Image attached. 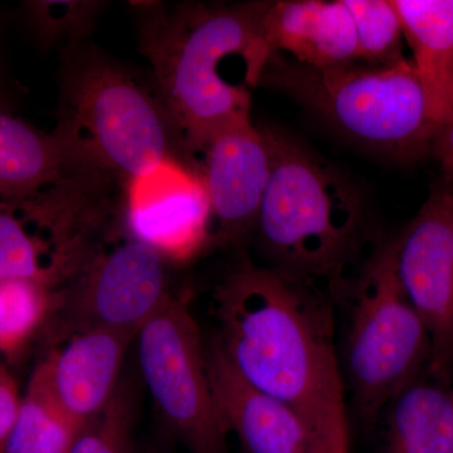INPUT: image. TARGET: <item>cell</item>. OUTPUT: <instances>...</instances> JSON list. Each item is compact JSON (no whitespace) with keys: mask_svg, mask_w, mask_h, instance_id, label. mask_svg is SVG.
<instances>
[{"mask_svg":"<svg viewBox=\"0 0 453 453\" xmlns=\"http://www.w3.org/2000/svg\"><path fill=\"white\" fill-rule=\"evenodd\" d=\"M267 4L136 5L151 85L192 160L214 133L251 118L252 89L273 53L262 29Z\"/></svg>","mask_w":453,"mask_h":453,"instance_id":"1","label":"cell"},{"mask_svg":"<svg viewBox=\"0 0 453 453\" xmlns=\"http://www.w3.org/2000/svg\"><path fill=\"white\" fill-rule=\"evenodd\" d=\"M213 301V340L253 386L309 416L342 380L329 297L244 258Z\"/></svg>","mask_w":453,"mask_h":453,"instance_id":"2","label":"cell"},{"mask_svg":"<svg viewBox=\"0 0 453 453\" xmlns=\"http://www.w3.org/2000/svg\"><path fill=\"white\" fill-rule=\"evenodd\" d=\"M262 127L273 157L255 228L265 266L333 303L344 300L372 252L362 196L299 140Z\"/></svg>","mask_w":453,"mask_h":453,"instance_id":"3","label":"cell"},{"mask_svg":"<svg viewBox=\"0 0 453 453\" xmlns=\"http://www.w3.org/2000/svg\"><path fill=\"white\" fill-rule=\"evenodd\" d=\"M52 134L74 168L101 180L124 183L165 157L190 159L150 80L85 42L62 52Z\"/></svg>","mask_w":453,"mask_h":453,"instance_id":"4","label":"cell"},{"mask_svg":"<svg viewBox=\"0 0 453 453\" xmlns=\"http://www.w3.org/2000/svg\"><path fill=\"white\" fill-rule=\"evenodd\" d=\"M261 86L281 92L349 142L395 160L432 150L437 127L411 58L314 68L271 53Z\"/></svg>","mask_w":453,"mask_h":453,"instance_id":"5","label":"cell"},{"mask_svg":"<svg viewBox=\"0 0 453 453\" xmlns=\"http://www.w3.org/2000/svg\"><path fill=\"white\" fill-rule=\"evenodd\" d=\"M339 371L357 414L374 422L402 389L428 371L431 340L404 294L392 241L377 244L354 277Z\"/></svg>","mask_w":453,"mask_h":453,"instance_id":"6","label":"cell"},{"mask_svg":"<svg viewBox=\"0 0 453 453\" xmlns=\"http://www.w3.org/2000/svg\"><path fill=\"white\" fill-rule=\"evenodd\" d=\"M140 368L157 410L190 453L226 452L190 297L170 296L138 334Z\"/></svg>","mask_w":453,"mask_h":453,"instance_id":"7","label":"cell"},{"mask_svg":"<svg viewBox=\"0 0 453 453\" xmlns=\"http://www.w3.org/2000/svg\"><path fill=\"white\" fill-rule=\"evenodd\" d=\"M98 187L73 183L22 203H0V281L33 280L55 290L85 266Z\"/></svg>","mask_w":453,"mask_h":453,"instance_id":"8","label":"cell"},{"mask_svg":"<svg viewBox=\"0 0 453 453\" xmlns=\"http://www.w3.org/2000/svg\"><path fill=\"white\" fill-rule=\"evenodd\" d=\"M399 283L429 340L428 374L453 377V189L436 186L402 234L392 240Z\"/></svg>","mask_w":453,"mask_h":453,"instance_id":"9","label":"cell"},{"mask_svg":"<svg viewBox=\"0 0 453 453\" xmlns=\"http://www.w3.org/2000/svg\"><path fill=\"white\" fill-rule=\"evenodd\" d=\"M122 184V216L131 237L166 262L190 261L211 249L210 196L193 160L165 157Z\"/></svg>","mask_w":453,"mask_h":453,"instance_id":"10","label":"cell"},{"mask_svg":"<svg viewBox=\"0 0 453 453\" xmlns=\"http://www.w3.org/2000/svg\"><path fill=\"white\" fill-rule=\"evenodd\" d=\"M165 261L129 234L96 247L73 280V326H97L138 336L169 294Z\"/></svg>","mask_w":453,"mask_h":453,"instance_id":"11","label":"cell"},{"mask_svg":"<svg viewBox=\"0 0 453 453\" xmlns=\"http://www.w3.org/2000/svg\"><path fill=\"white\" fill-rule=\"evenodd\" d=\"M193 162L210 196L211 247L240 243L255 234L273 169L264 127L251 118L231 122L203 144Z\"/></svg>","mask_w":453,"mask_h":453,"instance_id":"12","label":"cell"},{"mask_svg":"<svg viewBox=\"0 0 453 453\" xmlns=\"http://www.w3.org/2000/svg\"><path fill=\"white\" fill-rule=\"evenodd\" d=\"M205 357L220 419L244 453H303L308 414L244 380L214 340L205 344Z\"/></svg>","mask_w":453,"mask_h":453,"instance_id":"13","label":"cell"},{"mask_svg":"<svg viewBox=\"0 0 453 453\" xmlns=\"http://www.w3.org/2000/svg\"><path fill=\"white\" fill-rule=\"evenodd\" d=\"M133 339L105 327L73 326L44 360L57 399L77 421H88L115 395Z\"/></svg>","mask_w":453,"mask_h":453,"instance_id":"14","label":"cell"},{"mask_svg":"<svg viewBox=\"0 0 453 453\" xmlns=\"http://www.w3.org/2000/svg\"><path fill=\"white\" fill-rule=\"evenodd\" d=\"M262 29L273 53L314 68L357 64V35L344 0L268 2Z\"/></svg>","mask_w":453,"mask_h":453,"instance_id":"15","label":"cell"},{"mask_svg":"<svg viewBox=\"0 0 453 453\" xmlns=\"http://www.w3.org/2000/svg\"><path fill=\"white\" fill-rule=\"evenodd\" d=\"M85 179L95 178L74 168L52 133L0 107V203L31 201Z\"/></svg>","mask_w":453,"mask_h":453,"instance_id":"16","label":"cell"},{"mask_svg":"<svg viewBox=\"0 0 453 453\" xmlns=\"http://www.w3.org/2000/svg\"><path fill=\"white\" fill-rule=\"evenodd\" d=\"M437 131L453 104V0H393Z\"/></svg>","mask_w":453,"mask_h":453,"instance_id":"17","label":"cell"},{"mask_svg":"<svg viewBox=\"0 0 453 453\" xmlns=\"http://www.w3.org/2000/svg\"><path fill=\"white\" fill-rule=\"evenodd\" d=\"M384 453H453V386L427 372L384 411Z\"/></svg>","mask_w":453,"mask_h":453,"instance_id":"18","label":"cell"},{"mask_svg":"<svg viewBox=\"0 0 453 453\" xmlns=\"http://www.w3.org/2000/svg\"><path fill=\"white\" fill-rule=\"evenodd\" d=\"M82 426L59 403L42 363L20 399L4 453H67Z\"/></svg>","mask_w":453,"mask_h":453,"instance_id":"19","label":"cell"},{"mask_svg":"<svg viewBox=\"0 0 453 453\" xmlns=\"http://www.w3.org/2000/svg\"><path fill=\"white\" fill-rule=\"evenodd\" d=\"M353 18L357 62L389 65L411 58L404 55V32L393 0H344Z\"/></svg>","mask_w":453,"mask_h":453,"instance_id":"20","label":"cell"},{"mask_svg":"<svg viewBox=\"0 0 453 453\" xmlns=\"http://www.w3.org/2000/svg\"><path fill=\"white\" fill-rule=\"evenodd\" d=\"M53 288L33 280L0 281V351L16 353L38 329L50 309Z\"/></svg>","mask_w":453,"mask_h":453,"instance_id":"21","label":"cell"},{"mask_svg":"<svg viewBox=\"0 0 453 453\" xmlns=\"http://www.w3.org/2000/svg\"><path fill=\"white\" fill-rule=\"evenodd\" d=\"M100 7L95 2H28L26 16L42 43H65V50L82 43Z\"/></svg>","mask_w":453,"mask_h":453,"instance_id":"22","label":"cell"},{"mask_svg":"<svg viewBox=\"0 0 453 453\" xmlns=\"http://www.w3.org/2000/svg\"><path fill=\"white\" fill-rule=\"evenodd\" d=\"M133 412L130 389L119 386L109 403L83 423L67 453H130Z\"/></svg>","mask_w":453,"mask_h":453,"instance_id":"23","label":"cell"},{"mask_svg":"<svg viewBox=\"0 0 453 453\" xmlns=\"http://www.w3.org/2000/svg\"><path fill=\"white\" fill-rule=\"evenodd\" d=\"M308 442L303 453H350L345 388L338 381L309 414Z\"/></svg>","mask_w":453,"mask_h":453,"instance_id":"24","label":"cell"},{"mask_svg":"<svg viewBox=\"0 0 453 453\" xmlns=\"http://www.w3.org/2000/svg\"><path fill=\"white\" fill-rule=\"evenodd\" d=\"M20 399L22 396L19 395L13 380L4 372H0V453H4Z\"/></svg>","mask_w":453,"mask_h":453,"instance_id":"25","label":"cell"},{"mask_svg":"<svg viewBox=\"0 0 453 453\" xmlns=\"http://www.w3.org/2000/svg\"><path fill=\"white\" fill-rule=\"evenodd\" d=\"M432 150L445 172L447 184L453 189V104L445 124L438 129Z\"/></svg>","mask_w":453,"mask_h":453,"instance_id":"26","label":"cell"}]
</instances>
